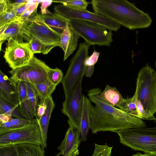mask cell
I'll list each match as a JSON object with an SVG mask.
<instances>
[{"mask_svg": "<svg viewBox=\"0 0 156 156\" xmlns=\"http://www.w3.org/2000/svg\"><path fill=\"white\" fill-rule=\"evenodd\" d=\"M98 88L90 90L88 96L95 104L90 117V129L93 133L101 131L117 133L128 129L146 127L145 122L103 101L99 96Z\"/></svg>", "mask_w": 156, "mask_h": 156, "instance_id": "6da1fadb", "label": "cell"}, {"mask_svg": "<svg viewBox=\"0 0 156 156\" xmlns=\"http://www.w3.org/2000/svg\"><path fill=\"white\" fill-rule=\"evenodd\" d=\"M95 13L131 30L145 28L151 24L149 14L126 0H92Z\"/></svg>", "mask_w": 156, "mask_h": 156, "instance_id": "7a4b0ae2", "label": "cell"}, {"mask_svg": "<svg viewBox=\"0 0 156 156\" xmlns=\"http://www.w3.org/2000/svg\"><path fill=\"white\" fill-rule=\"evenodd\" d=\"M120 142L135 151L156 156V127L127 129L117 133Z\"/></svg>", "mask_w": 156, "mask_h": 156, "instance_id": "3957f363", "label": "cell"}, {"mask_svg": "<svg viewBox=\"0 0 156 156\" xmlns=\"http://www.w3.org/2000/svg\"><path fill=\"white\" fill-rule=\"evenodd\" d=\"M135 93L144 108L154 115L156 113V72L149 64L139 72Z\"/></svg>", "mask_w": 156, "mask_h": 156, "instance_id": "277c9868", "label": "cell"}, {"mask_svg": "<svg viewBox=\"0 0 156 156\" xmlns=\"http://www.w3.org/2000/svg\"><path fill=\"white\" fill-rule=\"evenodd\" d=\"M30 144L41 146L42 144L40 126L35 119L32 123L17 128H0V147Z\"/></svg>", "mask_w": 156, "mask_h": 156, "instance_id": "5b68a950", "label": "cell"}, {"mask_svg": "<svg viewBox=\"0 0 156 156\" xmlns=\"http://www.w3.org/2000/svg\"><path fill=\"white\" fill-rule=\"evenodd\" d=\"M69 25L90 46L97 45L109 46L112 42V31H108L102 25L80 20H71Z\"/></svg>", "mask_w": 156, "mask_h": 156, "instance_id": "8992f818", "label": "cell"}, {"mask_svg": "<svg viewBox=\"0 0 156 156\" xmlns=\"http://www.w3.org/2000/svg\"><path fill=\"white\" fill-rule=\"evenodd\" d=\"M90 45L85 41L80 43L75 54L70 60L65 76L62 82L65 98L85 75L87 67L85 61L88 56Z\"/></svg>", "mask_w": 156, "mask_h": 156, "instance_id": "52a82bcc", "label": "cell"}, {"mask_svg": "<svg viewBox=\"0 0 156 156\" xmlns=\"http://www.w3.org/2000/svg\"><path fill=\"white\" fill-rule=\"evenodd\" d=\"M50 67L43 61L33 56L24 65L9 71L10 77L16 82L19 81L38 84L48 79V72Z\"/></svg>", "mask_w": 156, "mask_h": 156, "instance_id": "ba28073f", "label": "cell"}, {"mask_svg": "<svg viewBox=\"0 0 156 156\" xmlns=\"http://www.w3.org/2000/svg\"><path fill=\"white\" fill-rule=\"evenodd\" d=\"M55 13L70 20H80L94 22L102 25L108 30L117 31L121 25L102 15L88 11L75 9L62 4L54 7Z\"/></svg>", "mask_w": 156, "mask_h": 156, "instance_id": "9c48e42d", "label": "cell"}, {"mask_svg": "<svg viewBox=\"0 0 156 156\" xmlns=\"http://www.w3.org/2000/svg\"><path fill=\"white\" fill-rule=\"evenodd\" d=\"M7 41L4 58L12 69L26 64L34 55L27 42L20 43L12 38Z\"/></svg>", "mask_w": 156, "mask_h": 156, "instance_id": "30bf717a", "label": "cell"}, {"mask_svg": "<svg viewBox=\"0 0 156 156\" xmlns=\"http://www.w3.org/2000/svg\"><path fill=\"white\" fill-rule=\"evenodd\" d=\"M80 80L62 104V112L69 118L70 123L79 129L83 107V95Z\"/></svg>", "mask_w": 156, "mask_h": 156, "instance_id": "8fae6325", "label": "cell"}, {"mask_svg": "<svg viewBox=\"0 0 156 156\" xmlns=\"http://www.w3.org/2000/svg\"><path fill=\"white\" fill-rule=\"evenodd\" d=\"M26 27L32 37L48 45L60 47L61 33L58 32L40 20H36Z\"/></svg>", "mask_w": 156, "mask_h": 156, "instance_id": "7c38bea8", "label": "cell"}, {"mask_svg": "<svg viewBox=\"0 0 156 156\" xmlns=\"http://www.w3.org/2000/svg\"><path fill=\"white\" fill-rule=\"evenodd\" d=\"M68 123L69 126L64 139L57 148L59 152L57 156H76L79 154L78 147L83 140L80 137L79 129L70 123Z\"/></svg>", "mask_w": 156, "mask_h": 156, "instance_id": "4fadbf2b", "label": "cell"}, {"mask_svg": "<svg viewBox=\"0 0 156 156\" xmlns=\"http://www.w3.org/2000/svg\"><path fill=\"white\" fill-rule=\"evenodd\" d=\"M10 38L20 43L24 42V39L28 42L32 36L27 28L26 24L19 21H15L9 23L5 30L0 35L1 50L2 44Z\"/></svg>", "mask_w": 156, "mask_h": 156, "instance_id": "5bb4252c", "label": "cell"}, {"mask_svg": "<svg viewBox=\"0 0 156 156\" xmlns=\"http://www.w3.org/2000/svg\"><path fill=\"white\" fill-rule=\"evenodd\" d=\"M0 99L16 106H19L17 83L0 70Z\"/></svg>", "mask_w": 156, "mask_h": 156, "instance_id": "9a60e30c", "label": "cell"}, {"mask_svg": "<svg viewBox=\"0 0 156 156\" xmlns=\"http://www.w3.org/2000/svg\"><path fill=\"white\" fill-rule=\"evenodd\" d=\"M80 36L69 25L61 33L60 47L64 51L65 61L76 49Z\"/></svg>", "mask_w": 156, "mask_h": 156, "instance_id": "2e32d148", "label": "cell"}, {"mask_svg": "<svg viewBox=\"0 0 156 156\" xmlns=\"http://www.w3.org/2000/svg\"><path fill=\"white\" fill-rule=\"evenodd\" d=\"M94 106L89 98L83 95V107L79 131L82 140L85 142L90 129V117Z\"/></svg>", "mask_w": 156, "mask_h": 156, "instance_id": "e0dca14e", "label": "cell"}, {"mask_svg": "<svg viewBox=\"0 0 156 156\" xmlns=\"http://www.w3.org/2000/svg\"><path fill=\"white\" fill-rule=\"evenodd\" d=\"M45 102L47 106L45 113L39 120L36 119L40 126L41 133L42 144L41 147L44 150L47 147V133L49 121L51 113L55 107L51 96L48 98L45 101Z\"/></svg>", "mask_w": 156, "mask_h": 156, "instance_id": "ac0fdd59", "label": "cell"}, {"mask_svg": "<svg viewBox=\"0 0 156 156\" xmlns=\"http://www.w3.org/2000/svg\"><path fill=\"white\" fill-rule=\"evenodd\" d=\"M40 20L51 27L63 31L69 25L70 20L56 13L39 14L36 20Z\"/></svg>", "mask_w": 156, "mask_h": 156, "instance_id": "d6986e66", "label": "cell"}, {"mask_svg": "<svg viewBox=\"0 0 156 156\" xmlns=\"http://www.w3.org/2000/svg\"><path fill=\"white\" fill-rule=\"evenodd\" d=\"M99 97L106 103L117 108L124 101V98L115 87L107 85L104 90H100Z\"/></svg>", "mask_w": 156, "mask_h": 156, "instance_id": "ffe728a7", "label": "cell"}, {"mask_svg": "<svg viewBox=\"0 0 156 156\" xmlns=\"http://www.w3.org/2000/svg\"><path fill=\"white\" fill-rule=\"evenodd\" d=\"M19 106L26 119L33 120L34 117L32 114L28 101L27 90L24 82L19 81L17 82Z\"/></svg>", "mask_w": 156, "mask_h": 156, "instance_id": "44dd1931", "label": "cell"}, {"mask_svg": "<svg viewBox=\"0 0 156 156\" xmlns=\"http://www.w3.org/2000/svg\"><path fill=\"white\" fill-rule=\"evenodd\" d=\"M15 146L18 156H45L44 150L41 146L26 144Z\"/></svg>", "mask_w": 156, "mask_h": 156, "instance_id": "7402d4cb", "label": "cell"}, {"mask_svg": "<svg viewBox=\"0 0 156 156\" xmlns=\"http://www.w3.org/2000/svg\"><path fill=\"white\" fill-rule=\"evenodd\" d=\"M32 85L41 101H45L51 96L57 86L53 84L48 79L43 83Z\"/></svg>", "mask_w": 156, "mask_h": 156, "instance_id": "603a6c76", "label": "cell"}, {"mask_svg": "<svg viewBox=\"0 0 156 156\" xmlns=\"http://www.w3.org/2000/svg\"><path fill=\"white\" fill-rule=\"evenodd\" d=\"M5 114L16 118L27 119L19 106H15L0 99V114Z\"/></svg>", "mask_w": 156, "mask_h": 156, "instance_id": "cb8c5ba5", "label": "cell"}, {"mask_svg": "<svg viewBox=\"0 0 156 156\" xmlns=\"http://www.w3.org/2000/svg\"><path fill=\"white\" fill-rule=\"evenodd\" d=\"M41 0L33 1L32 2L19 18L21 22L26 24L36 20L38 16L37 8Z\"/></svg>", "mask_w": 156, "mask_h": 156, "instance_id": "d4e9b609", "label": "cell"}, {"mask_svg": "<svg viewBox=\"0 0 156 156\" xmlns=\"http://www.w3.org/2000/svg\"><path fill=\"white\" fill-rule=\"evenodd\" d=\"M136 95L135 93L130 98L125 99L124 102L118 108L128 114L140 119L136 106Z\"/></svg>", "mask_w": 156, "mask_h": 156, "instance_id": "484cf974", "label": "cell"}, {"mask_svg": "<svg viewBox=\"0 0 156 156\" xmlns=\"http://www.w3.org/2000/svg\"><path fill=\"white\" fill-rule=\"evenodd\" d=\"M27 92L28 101L34 116L36 117L38 105V97L34 87L30 83L24 82Z\"/></svg>", "mask_w": 156, "mask_h": 156, "instance_id": "4316f807", "label": "cell"}, {"mask_svg": "<svg viewBox=\"0 0 156 156\" xmlns=\"http://www.w3.org/2000/svg\"><path fill=\"white\" fill-rule=\"evenodd\" d=\"M27 43L34 54L42 53L47 54L52 48L56 47L45 44L33 37H32L30 41L27 42Z\"/></svg>", "mask_w": 156, "mask_h": 156, "instance_id": "83f0119b", "label": "cell"}, {"mask_svg": "<svg viewBox=\"0 0 156 156\" xmlns=\"http://www.w3.org/2000/svg\"><path fill=\"white\" fill-rule=\"evenodd\" d=\"M52 2L60 3L73 9L87 10L88 2L85 0H52Z\"/></svg>", "mask_w": 156, "mask_h": 156, "instance_id": "f1b7e54d", "label": "cell"}, {"mask_svg": "<svg viewBox=\"0 0 156 156\" xmlns=\"http://www.w3.org/2000/svg\"><path fill=\"white\" fill-rule=\"evenodd\" d=\"M8 4L9 6L7 9L4 12L0 13V26L15 21H21L19 18L15 13L12 6Z\"/></svg>", "mask_w": 156, "mask_h": 156, "instance_id": "f546056e", "label": "cell"}, {"mask_svg": "<svg viewBox=\"0 0 156 156\" xmlns=\"http://www.w3.org/2000/svg\"><path fill=\"white\" fill-rule=\"evenodd\" d=\"M63 75L62 71L57 68L55 69L50 68L48 72V80L56 86L62 82L64 77Z\"/></svg>", "mask_w": 156, "mask_h": 156, "instance_id": "4dcf8cb0", "label": "cell"}, {"mask_svg": "<svg viewBox=\"0 0 156 156\" xmlns=\"http://www.w3.org/2000/svg\"><path fill=\"white\" fill-rule=\"evenodd\" d=\"M95 149L92 156H111L112 147L107 145L95 144Z\"/></svg>", "mask_w": 156, "mask_h": 156, "instance_id": "1f68e13d", "label": "cell"}, {"mask_svg": "<svg viewBox=\"0 0 156 156\" xmlns=\"http://www.w3.org/2000/svg\"><path fill=\"white\" fill-rule=\"evenodd\" d=\"M137 108L140 116V119L149 120H154L155 118L151 112L146 110L141 102L137 99L136 100Z\"/></svg>", "mask_w": 156, "mask_h": 156, "instance_id": "d6a6232c", "label": "cell"}, {"mask_svg": "<svg viewBox=\"0 0 156 156\" xmlns=\"http://www.w3.org/2000/svg\"><path fill=\"white\" fill-rule=\"evenodd\" d=\"M35 119L30 120L25 119L13 118H12L10 120L14 128H19L23 127L33 123Z\"/></svg>", "mask_w": 156, "mask_h": 156, "instance_id": "836d02e7", "label": "cell"}, {"mask_svg": "<svg viewBox=\"0 0 156 156\" xmlns=\"http://www.w3.org/2000/svg\"><path fill=\"white\" fill-rule=\"evenodd\" d=\"M0 156H18L15 145L0 147Z\"/></svg>", "mask_w": 156, "mask_h": 156, "instance_id": "e575fe53", "label": "cell"}, {"mask_svg": "<svg viewBox=\"0 0 156 156\" xmlns=\"http://www.w3.org/2000/svg\"><path fill=\"white\" fill-rule=\"evenodd\" d=\"M32 2L33 1L30 0L28 2L12 6L13 10L16 16L19 17L20 16Z\"/></svg>", "mask_w": 156, "mask_h": 156, "instance_id": "d590c367", "label": "cell"}, {"mask_svg": "<svg viewBox=\"0 0 156 156\" xmlns=\"http://www.w3.org/2000/svg\"><path fill=\"white\" fill-rule=\"evenodd\" d=\"M100 53L94 50L92 54L90 56H88L85 60L84 64L88 67L94 66L98 59Z\"/></svg>", "mask_w": 156, "mask_h": 156, "instance_id": "8d00e7d4", "label": "cell"}, {"mask_svg": "<svg viewBox=\"0 0 156 156\" xmlns=\"http://www.w3.org/2000/svg\"><path fill=\"white\" fill-rule=\"evenodd\" d=\"M47 106L44 101H40L38 105L37 110V115L36 119L37 120H39L45 113Z\"/></svg>", "mask_w": 156, "mask_h": 156, "instance_id": "74e56055", "label": "cell"}, {"mask_svg": "<svg viewBox=\"0 0 156 156\" xmlns=\"http://www.w3.org/2000/svg\"><path fill=\"white\" fill-rule=\"evenodd\" d=\"M41 6L40 7L41 14H46L50 13L51 12L47 9L52 2V0L42 1Z\"/></svg>", "mask_w": 156, "mask_h": 156, "instance_id": "f35d334b", "label": "cell"}, {"mask_svg": "<svg viewBox=\"0 0 156 156\" xmlns=\"http://www.w3.org/2000/svg\"><path fill=\"white\" fill-rule=\"evenodd\" d=\"M28 0H7L8 3L12 6H14L28 2Z\"/></svg>", "mask_w": 156, "mask_h": 156, "instance_id": "ab89813d", "label": "cell"}, {"mask_svg": "<svg viewBox=\"0 0 156 156\" xmlns=\"http://www.w3.org/2000/svg\"><path fill=\"white\" fill-rule=\"evenodd\" d=\"M9 5L6 0L0 1V13L5 11L8 7Z\"/></svg>", "mask_w": 156, "mask_h": 156, "instance_id": "60d3db41", "label": "cell"}, {"mask_svg": "<svg viewBox=\"0 0 156 156\" xmlns=\"http://www.w3.org/2000/svg\"><path fill=\"white\" fill-rule=\"evenodd\" d=\"M12 116L5 114H0V125L9 121L12 118Z\"/></svg>", "mask_w": 156, "mask_h": 156, "instance_id": "b9f144b4", "label": "cell"}, {"mask_svg": "<svg viewBox=\"0 0 156 156\" xmlns=\"http://www.w3.org/2000/svg\"><path fill=\"white\" fill-rule=\"evenodd\" d=\"M94 70V66H92L87 67L85 76L87 77H91L93 74Z\"/></svg>", "mask_w": 156, "mask_h": 156, "instance_id": "7bdbcfd3", "label": "cell"}, {"mask_svg": "<svg viewBox=\"0 0 156 156\" xmlns=\"http://www.w3.org/2000/svg\"><path fill=\"white\" fill-rule=\"evenodd\" d=\"M0 128L7 129H14L13 126L10 121L6 122L0 125Z\"/></svg>", "mask_w": 156, "mask_h": 156, "instance_id": "ee69618b", "label": "cell"}, {"mask_svg": "<svg viewBox=\"0 0 156 156\" xmlns=\"http://www.w3.org/2000/svg\"><path fill=\"white\" fill-rule=\"evenodd\" d=\"M131 156H151L146 154H141L140 153H138L135 154H133Z\"/></svg>", "mask_w": 156, "mask_h": 156, "instance_id": "f6af8a7d", "label": "cell"}, {"mask_svg": "<svg viewBox=\"0 0 156 156\" xmlns=\"http://www.w3.org/2000/svg\"><path fill=\"white\" fill-rule=\"evenodd\" d=\"M154 121L155 122V123H156V117L155 118V119L154 120Z\"/></svg>", "mask_w": 156, "mask_h": 156, "instance_id": "bcb514c9", "label": "cell"}, {"mask_svg": "<svg viewBox=\"0 0 156 156\" xmlns=\"http://www.w3.org/2000/svg\"><path fill=\"white\" fill-rule=\"evenodd\" d=\"M155 67H156V61L155 62Z\"/></svg>", "mask_w": 156, "mask_h": 156, "instance_id": "7dc6e473", "label": "cell"}]
</instances>
